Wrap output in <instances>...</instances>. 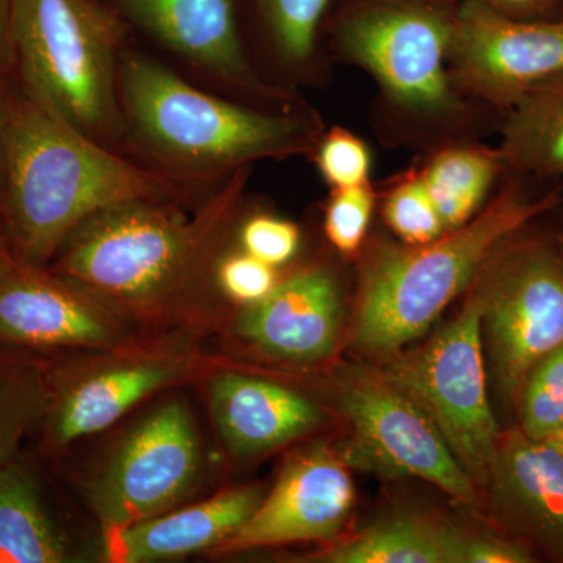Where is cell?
<instances>
[{"mask_svg": "<svg viewBox=\"0 0 563 563\" xmlns=\"http://www.w3.org/2000/svg\"><path fill=\"white\" fill-rule=\"evenodd\" d=\"M252 166L195 209L177 202L131 201L92 214L74 229L52 272L101 296L143 331L211 332L228 299L218 266L239 246Z\"/></svg>", "mask_w": 563, "mask_h": 563, "instance_id": "1", "label": "cell"}, {"mask_svg": "<svg viewBox=\"0 0 563 563\" xmlns=\"http://www.w3.org/2000/svg\"><path fill=\"white\" fill-rule=\"evenodd\" d=\"M120 103L125 157L196 206L244 166L312 155L324 133L310 107L269 110L214 95L135 40L122 55Z\"/></svg>", "mask_w": 563, "mask_h": 563, "instance_id": "2", "label": "cell"}, {"mask_svg": "<svg viewBox=\"0 0 563 563\" xmlns=\"http://www.w3.org/2000/svg\"><path fill=\"white\" fill-rule=\"evenodd\" d=\"M131 201L198 207L168 180L88 139L16 84L0 213L11 250L47 266L81 222Z\"/></svg>", "mask_w": 563, "mask_h": 563, "instance_id": "3", "label": "cell"}, {"mask_svg": "<svg viewBox=\"0 0 563 563\" xmlns=\"http://www.w3.org/2000/svg\"><path fill=\"white\" fill-rule=\"evenodd\" d=\"M562 202L561 188L529 195L514 176L473 220L433 242L374 247L361 272L355 347L385 358L401 352L468 290L504 239Z\"/></svg>", "mask_w": 563, "mask_h": 563, "instance_id": "4", "label": "cell"}, {"mask_svg": "<svg viewBox=\"0 0 563 563\" xmlns=\"http://www.w3.org/2000/svg\"><path fill=\"white\" fill-rule=\"evenodd\" d=\"M132 41L101 0H14L13 79L88 139L125 155L120 70Z\"/></svg>", "mask_w": 563, "mask_h": 563, "instance_id": "5", "label": "cell"}, {"mask_svg": "<svg viewBox=\"0 0 563 563\" xmlns=\"http://www.w3.org/2000/svg\"><path fill=\"white\" fill-rule=\"evenodd\" d=\"M454 0H331L321 25L333 51L372 74L404 113L450 118L461 96L448 73Z\"/></svg>", "mask_w": 563, "mask_h": 563, "instance_id": "6", "label": "cell"}, {"mask_svg": "<svg viewBox=\"0 0 563 563\" xmlns=\"http://www.w3.org/2000/svg\"><path fill=\"white\" fill-rule=\"evenodd\" d=\"M206 331L146 332L110 350L80 352L51 373L47 435L55 448L106 431L158 393L206 377L217 368L202 347Z\"/></svg>", "mask_w": 563, "mask_h": 563, "instance_id": "7", "label": "cell"}, {"mask_svg": "<svg viewBox=\"0 0 563 563\" xmlns=\"http://www.w3.org/2000/svg\"><path fill=\"white\" fill-rule=\"evenodd\" d=\"M532 222L504 239L470 285L496 387L514 407L533 366L563 343V244L529 233Z\"/></svg>", "mask_w": 563, "mask_h": 563, "instance_id": "8", "label": "cell"}, {"mask_svg": "<svg viewBox=\"0 0 563 563\" xmlns=\"http://www.w3.org/2000/svg\"><path fill=\"white\" fill-rule=\"evenodd\" d=\"M468 290L453 321L424 346L388 357L379 372L431 418L474 485L487 487L503 432L488 399L483 307Z\"/></svg>", "mask_w": 563, "mask_h": 563, "instance_id": "9", "label": "cell"}, {"mask_svg": "<svg viewBox=\"0 0 563 563\" xmlns=\"http://www.w3.org/2000/svg\"><path fill=\"white\" fill-rule=\"evenodd\" d=\"M150 54L214 92L269 110L306 107L263 76L244 38L242 0H101Z\"/></svg>", "mask_w": 563, "mask_h": 563, "instance_id": "10", "label": "cell"}, {"mask_svg": "<svg viewBox=\"0 0 563 563\" xmlns=\"http://www.w3.org/2000/svg\"><path fill=\"white\" fill-rule=\"evenodd\" d=\"M202 457L184 399L169 398L151 410L85 481V498L102 532L179 507L199 483Z\"/></svg>", "mask_w": 563, "mask_h": 563, "instance_id": "11", "label": "cell"}, {"mask_svg": "<svg viewBox=\"0 0 563 563\" xmlns=\"http://www.w3.org/2000/svg\"><path fill=\"white\" fill-rule=\"evenodd\" d=\"M336 402L352 437L343 459L385 476L420 477L455 501L477 506V487L420 407L380 372L347 368L335 384Z\"/></svg>", "mask_w": 563, "mask_h": 563, "instance_id": "12", "label": "cell"}, {"mask_svg": "<svg viewBox=\"0 0 563 563\" xmlns=\"http://www.w3.org/2000/svg\"><path fill=\"white\" fill-rule=\"evenodd\" d=\"M146 331L90 288L25 261L0 236V342L44 350H110Z\"/></svg>", "mask_w": 563, "mask_h": 563, "instance_id": "13", "label": "cell"}, {"mask_svg": "<svg viewBox=\"0 0 563 563\" xmlns=\"http://www.w3.org/2000/svg\"><path fill=\"white\" fill-rule=\"evenodd\" d=\"M448 73L459 96L509 111L563 73V20H520L483 3L459 2Z\"/></svg>", "mask_w": 563, "mask_h": 563, "instance_id": "14", "label": "cell"}, {"mask_svg": "<svg viewBox=\"0 0 563 563\" xmlns=\"http://www.w3.org/2000/svg\"><path fill=\"white\" fill-rule=\"evenodd\" d=\"M354 484L347 463L325 446L296 454L285 463L277 483L235 536L213 555L255 548L332 542L354 509Z\"/></svg>", "mask_w": 563, "mask_h": 563, "instance_id": "15", "label": "cell"}, {"mask_svg": "<svg viewBox=\"0 0 563 563\" xmlns=\"http://www.w3.org/2000/svg\"><path fill=\"white\" fill-rule=\"evenodd\" d=\"M343 299L339 280L322 263L280 277L265 299L233 314V339L274 361L312 365L328 358L339 343Z\"/></svg>", "mask_w": 563, "mask_h": 563, "instance_id": "16", "label": "cell"}, {"mask_svg": "<svg viewBox=\"0 0 563 563\" xmlns=\"http://www.w3.org/2000/svg\"><path fill=\"white\" fill-rule=\"evenodd\" d=\"M203 379L214 428L235 457L272 453L324 422V412L310 396L276 380L220 366Z\"/></svg>", "mask_w": 563, "mask_h": 563, "instance_id": "17", "label": "cell"}, {"mask_svg": "<svg viewBox=\"0 0 563 563\" xmlns=\"http://www.w3.org/2000/svg\"><path fill=\"white\" fill-rule=\"evenodd\" d=\"M487 488L504 523L563 562V448L520 429L503 433Z\"/></svg>", "mask_w": 563, "mask_h": 563, "instance_id": "18", "label": "cell"}, {"mask_svg": "<svg viewBox=\"0 0 563 563\" xmlns=\"http://www.w3.org/2000/svg\"><path fill=\"white\" fill-rule=\"evenodd\" d=\"M262 498L257 485L233 487L201 503L174 507L140 523L102 532V561L154 563L211 554L243 528Z\"/></svg>", "mask_w": 563, "mask_h": 563, "instance_id": "19", "label": "cell"}, {"mask_svg": "<svg viewBox=\"0 0 563 563\" xmlns=\"http://www.w3.org/2000/svg\"><path fill=\"white\" fill-rule=\"evenodd\" d=\"M331 0H242L244 38L266 79L295 91L317 69L321 25Z\"/></svg>", "mask_w": 563, "mask_h": 563, "instance_id": "20", "label": "cell"}, {"mask_svg": "<svg viewBox=\"0 0 563 563\" xmlns=\"http://www.w3.org/2000/svg\"><path fill=\"white\" fill-rule=\"evenodd\" d=\"M501 129L506 172L515 177H563V73L537 85L512 109Z\"/></svg>", "mask_w": 563, "mask_h": 563, "instance_id": "21", "label": "cell"}, {"mask_svg": "<svg viewBox=\"0 0 563 563\" xmlns=\"http://www.w3.org/2000/svg\"><path fill=\"white\" fill-rule=\"evenodd\" d=\"M466 533L453 525L402 515L369 526L314 555L325 563H462Z\"/></svg>", "mask_w": 563, "mask_h": 563, "instance_id": "22", "label": "cell"}, {"mask_svg": "<svg viewBox=\"0 0 563 563\" xmlns=\"http://www.w3.org/2000/svg\"><path fill=\"white\" fill-rule=\"evenodd\" d=\"M418 172L444 229L453 231L483 210L506 165L498 147L453 146L437 152Z\"/></svg>", "mask_w": 563, "mask_h": 563, "instance_id": "23", "label": "cell"}, {"mask_svg": "<svg viewBox=\"0 0 563 563\" xmlns=\"http://www.w3.org/2000/svg\"><path fill=\"white\" fill-rule=\"evenodd\" d=\"M69 544L55 528L32 477L13 463L0 466V563H62Z\"/></svg>", "mask_w": 563, "mask_h": 563, "instance_id": "24", "label": "cell"}, {"mask_svg": "<svg viewBox=\"0 0 563 563\" xmlns=\"http://www.w3.org/2000/svg\"><path fill=\"white\" fill-rule=\"evenodd\" d=\"M51 373L36 363L0 358V466L11 462L25 433L46 418Z\"/></svg>", "mask_w": 563, "mask_h": 563, "instance_id": "25", "label": "cell"}, {"mask_svg": "<svg viewBox=\"0 0 563 563\" xmlns=\"http://www.w3.org/2000/svg\"><path fill=\"white\" fill-rule=\"evenodd\" d=\"M517 410L518 429L533 440L558 439L563 431V343L526 377Z\"/></svg>", "mask_w": 563, "mask_h": 563, "instance_id": "26", "label": "cell"}, {"mask_svg": "<svg viewBox=\"0 0 563 563\" xmlns=\"http://www.w3.org/2000/svg\"><path fill=\"white\" fill-rule=\"evenodd\" d=\"M383 214L390 231L406 244L431 243L446 232L418 169L393 185Z\"/></svg>", "mask_w": 563, "mask_h": 563, "instance_id": "27", "label": "cell"}, {"mask_svg": "<svg viewBox=\"0 0 563 563\" xmlns=\"http://www.w3.org/2000/svg\"><path fill=\"white\" fill-rule=\"evenodd\" d=\"M312 157L332 190L369 184L372 152L365 141L346 129L332 128L322 133Z\"/></svg>", "mask_w": 563, "mask_h": 563, "instance_id": "28", "label": "cell"}, {"mask_svg": "<svg viewBox=\"0 0 563 563\" xmlns=\"http://www.w3.org/2000/svg\"><path fill=\"white\" fill-rule=\"evenodd\" d=\"M376 198L368 185L332 190L324 209V232L340 254L361 251L372 222Z\"/></svg>", "mask_w": 563, "mask_h": 563, "instance_id": "29", "label": "cell"}, {"mask_svg": "<svg viewBox=\"0 0 563 563\" xmlns=\"http://www.w3.org/2000/svg\"><path fill=\"white\" fill-rule=\"evenodd\" d=\"M240 250L274 268L288 265L301 250L298 224L269 213L244 214L236 236Z\"/></svg>", "mask_w": 563, "mask_h": 563, "instance_id": "30", "label": "cell"}, {"mask_svg": "<svg viewBox=\"0 0 563 563\" xmlns=\"http://www.w3.org/2000/svg\"><path fill=\"white\" fill-rule=\"evenodd\" d=\"M277 269L235 246L218 266V284L228 302L251 306L265 299L279 284Z\"/></svg>", "mask_w": 563, "mask_h": 563, "instance_id": "31", "label": "cell"}, {"mask_svg": "<svg viewBox=\"0 0 563 563\" xmlns=\"http://www.w3.org/2000/svg\"><path fill=\"white\" fill-rule=\"evenodd\" d=\"M531 550L518 540L495 536H468L463 544L462 563H529Z\"/></svg>", "mask_w": 563, "mask_h": 563, "instance_id": "32", "label": "cell"}, {"mask_svg": "<svg viewBox=\"0 0 563 563\" xmlns=\"http://www.w3.org/2000/svg\"><path fill=\"white\" fill-rule=\"evenodd\" d=\"M16 81L11 74L0 70V213L5 198L7 163H9V132Z\"/></svg>", "mask_w": 563, "mask_h": 563, "instance_id": "33", "label": "cell"}, {"mask_svg": "<svg viewBox=\"0 0 563 563\" xmlns=\"http://www.w3.org/2000/svg\"><path fill=\"white\" fill-rule=\"evenodd\" d=\"M465 2V0H454ZM485 7L520 18V20H558V0H470Z\"/></svg>", "mask_w": 563, "mask_h": 563, "instance_id": "34", "label": "cell"}, {"mask_svg": "<svg viewBox=\"0 0 563 563\" xmlns=\"http://www.w3.org/2000/svg\"><path fill=\"white\" fill-rule=\"evenodd\" d=\"M14 0H0V70L13 76V57H11V14Z\"/></svg>", "mask_w": 563, "mask_h": 563, "instance_id": "35", "label": "cell"}, {"mask_svg": "<svg viewBox=\"0 0 563 563\" xmlns=\"http://www.w3.org/2000/svg\"><path fill=\"white\" fill-rule=\"evenodd\" d=\"M558 20H563V0H558Z\"/></svg>", "mask_w": 563, "mask_h": 563, "instance_id": "36", "label": "cell"}, {"mask_svg": "<svg viewBox=\"0 0 563 563\" xmlns=\"http://www.w3.org/2000/svg\"><path fill=\"white\" fill-rule=\"evenodd\" d=\"M554 440H558L559 444H561V446L563 448V431L561 433H559L558 439H554Z\"/></svg>", "mask_w": 563, "mask_h": 563, "instance_id": "37", "label": "cell"}, {"mask_svg": "<svg viewBox=\"0 0 563 563\" xmlns=\"http://www.w3.org/2000/svg\"><path fill=\"white\" fill-rule=\"evenodd\" d=\"M561 243L563 244V235H562V239H561Z\"/></svg>", "mask_w": 563, "mask_h": 563, "instance_id": "38", "label": "cell"}]
</instances>
